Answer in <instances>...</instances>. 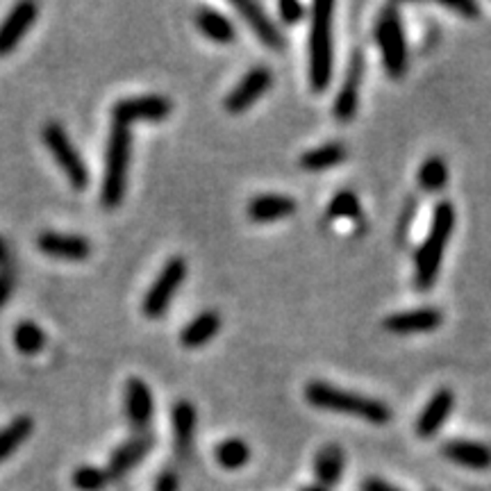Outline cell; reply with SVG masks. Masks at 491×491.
Returning a JSON list of instances; mask_svg holds the SVG:
<instances>
[{
  "mask_svg": "<svg viewBox=\"0 0 491 491\" xmlns=\"http://www.w3.org/2000/svg\"><path fill=\"white\" fill-rule=\"evenodd\" d=\"M305 400L307 405L317 409H326V412L337 414H350V416L364 418L373 425H387L391 421V408L387 403L371 396L357 394V391L341 390L323 380H311L305 384Z\"/></svg>",
  "mask_w": 491,
  "mask_h": 491,
  "instance_id": "cell-1",
  "label": "cell"
},
{
  "mask_svg": "<svg viewBox=\"0 0 491 491\" xmlns=\"http://www.w3.org/2000/svg\"><path fill=\"white\" fill-rule=\"evenodd\" d=\"M455 205L451 200H442L433 212V224H430L428 237L421 243V249L414 255V285L418 292H430L439 277L443 253L451 241V234L455 230Z\"/></svg>",
  "mask_w": 491,
  "mask_h": 491,
  "instance_id": "cell-2",
  "label": "cell"
},
{
  "mask_svg": "<svg viewBox=\"0 0 491 491\" xmlns=\"http://www.w3.org/2000/svg\"><path fill=\"white\" fill-rule=\"evenodd\" d=\"M335 3L319 0L311 5L310 25V84L314 92H326L332 83V64H335V39H332V23H335Z\"/></svg>",
  "mask_w": 491,
  "mask_h": 491,
  "instance_id": "cell-3",
  "label": "cell"
},
{
  "mask_svg": "<svg viewBox=\"0 0 491 491\" xmlns=\"http://www.w3.org/2000/svg\"><path fill=\"white\" fill-rule=\"evenodd\" d=\"M132 157V130L114 123L108 136V151H105V171H102L101 203L102 207L117 209L126 198L127 173H130Z\"/></svg>",
  "mask_w": 491,
  "mask_h": 491,
  "instance_id": "cell-4",
  "label": "cell"
},
{
  "mask_svg": "<svg viewBox=\"0 0 491 491\" xmlns=\"http://www.w3.org/2000/svg\"><path fill=\"white\" fill-rule=\"evenodd\" d=\"M375 41L382 53V62L387 74L394 80H403L408 74V39L400 21L399 7L387 5L375 21Z\"/></svg>",
  "mask_w": 491,
  "mask_h": 491,
  "instance_id": "cell-5",
  "label": "cell"
},
{
  "mask_svg": "<svg viewBox=\"0 0 491 491\" xmlns=\"http://www.w3.org/2000/svg\"><path fill=\"white\" fill-rule=\"evenodd\" d=\"M44 144L48 148V153L53 155V160L57 162V166L62 169V173L66 175L68 185L74 187L75 191H83L89 187V169L84 164L83 155L78 153V148L74 146V142L68 139L66 130L62 127V123L50 121L44 126Z\"/></svg>",
  "mask_w": 491,
  "mask_h": 491,
  "instance_id": "cell-6",
  "label": "cell"
},
{
  "mask_svg": "<svg viewBox=\"0 0 491 491\" xmlns=\"http://www.w3.org/2000/svg\"><path fill=\"white\" fill-rule=\"evenodd\" d=\"M187 277V259L175 255L162 267L157 277L153 280L151 289L146 292L142 302V311L146 319H162L169 311L171 302H173L175 294L180 289Z\"/></svg>",
  "mask_w": 491,
  "mask_h": 491,
  "instance_id": "cell-7",
  "label": "cell"
},
{
  "mask_svg": "<svg viewBox=\"0 0 491 491\" xmlns=\"http://www.w3.org/2000/svg\"><path fill=\"white\" fill-rule=\"evenodd\" d=\"M173 102L160 93H148V96L123 98L112 108V118L118 126L130 127L135 121H164L169 118Z\"/></svg>",
  "mask_w": 491,
  "mask_h": 491,
  "instance_id": "cell-8",
  "label": "cell"
},
{
  "mask_svg": "<svg viewBox=\"0 0 491 491\" xmlns=\"http://www.w3.org/2000/svg\"><path fill=\"white\" fill-rule=\"evenodd\" d=\"M364 74H366V59L360 50H355L353 57H350L348 68H346V78L344 83H341L339 93H337L335 98V108H332L337 121L348 123L355 118L357 108H360V87H362V80H364Z\"/></svg>",
  "mask_w": 491,
  "mask_h": 491,
  "instance_id": "cell-9",
  "label": "cell"
},
{
  "mask_svg": "<svg viewBox=\"0 0 491 491\" xmlns=\"http://www.w3.org/2000/svg\"><path fill=\"white\" fill-rule=\"evenodd\" d=\"M273 84V75L267 66H253L249 74L243 75L237 83V87L225 96L224 105L230 114H243L246 110H250L264 93L268 92V87Z\"/></svg>",
  "mask_w": 491,
  "mask_h": 491,
  "instance_id": "cell-10",
  "label": "cell"
},
{
  "mask_svg": "<svg viewBox=\"0 0 491 491\" xmlns=\"http://www.w3.org/2000/svg\"><path fill=\"white\" fill-rule=\"evenodd\" d=\"M443 323L439 307H418L409 311H396L382 321V328L391 335H424L434 332Z\"/></svg>",
  "mask_w": 491,
  "mask_h": 491,
  "instance_id": "cell-11",
  "label": "cell"
},
{
  "mask_svg": "<svg viewBox=\"0 0 491 491\" xmlns=\"http://www.w3.org/2000/svg\"><path fill=\"white\" fill-rule=\"evenodd\" d=\"M232 5L241 14V19L249 23V28L258 34V39L264 46L273 50H283L287 46V37L283 34V30L273 23V19L259 3H255V0H234Z\"/></svg>",
  "mask_w": 491,
  "mask_h": 491,
  "instance_id": "cell-12",
  "label": "cell"
},
{
  "mask_svg": "<svg viewBox=\"0 0 491 491\" xmlns=\"http://www.w3.org/2000/svg\"><path fill=\"white\" fill-rule=\"evenodd\" d=\"M37 246L41 253L55 259H66V262H84L92 255L93 246L89 239L80 234H64V232H41L37 237Z\"/></svg>",
  "mask_w": 491,
  "mask_h": 491,
  "instance_id": "cell-13",
  "label": "cell"
},
{
  "mask_svg": "<svg viewBox=\"0 0 491 491\" xmlns=\"http://www.w3.org/2000/svg\"><path fill=\"white\" fill-rule=\"evenodd\" d=\"M37 14H39V7L34 3H19V5L12 7L7 19L0 23V57L12 53L21 44L25 32L37 21Z\"/></svg>",
  "mask_w": 491,
  "mask_h": 491,
  "instance_id": "cell-14",
  "label": "cell"
},
{
  "mask_svg": "<svg viewBox=\"0 0 491 491\" xmlns=\"http://www.w3.org/2000/svg\"><path fill=\"white\" fill-rule=\"evenodd\" d=\"M452 408H455V394H452L451 390L442 387V390L434 391L416 418L418 437H424V439L434 437V434L443 428L446 418L451 416Z\"/></svg>",
  "mask_w": 491,
  "mask_h": 491,
  "instance_id": "cell-15",
  "label": "cell"
},
{
  "mask_svg": "<svg viewBox=\"0 0 491 491\" xmlns=\"http://www.w3.org/2000/svg\"><path fill=\"white\" fill-rule=\"evenodd\" d=\"M155 403L153 391L144 380L130 378L126 382V416L135 430H146L153 421Z\"/></svg>",
  "mask_w": 491,
  "mask_h": 491,
  "instance_id": "cell-16",
  "label": "cell"
},
{
  "mask_svg": "<svg viewBox=\"0 0 491 491\" xmlns=\"http://www.w3.org/2000/svg\"><path fill=\"white\" fill-rule=\"evenodd\" d=\"M153 446H155V437L148 433L136 434L135 439H130V442H126L123 446H118L108 464L110 480H118V478L126 476L130 469H135L136 464L146 458L148 452L153 451Z\"/></svg>",
  "mask_w": 491,
  "mask_h": 491,
  "instance_id": "cell-17",
  "label": "cell"
},
{
  "mask_svg": "<svg viewBox=\"0 0 491 491\" xmlns=\"http://www.w3.org/2000/svg\"><path fill=\"white\" fill-rule=\"evenodd\" d=\"M296 209L298 205L292 196L262 194L249 200L246 215H249V219L255 221V224H273V221H280L285 219V216H292Z\"/></svg>",
  "mask_w": 491,
  "mask_h": 491,
  "instance_id": "cell-18",
  "label": "cell"
},
{
  "mask_svg": "<svg viewBox=\"0 0 491 491\" xmlns=\"http://www.w3.org/2000/svg\"><path fill=\"white\" fill-rule=\"evenodd\" d=\"M443 458L451 462L460 464V467L476 469V471H485L491 469V446L480 442H467V439H452L442 446Z\"/></svg>",
  "mask_w": 491,
  "mask_h": 491,
  "instance_id": "cell-19",
  "label": "cell"
},
{
  "mask_svg": "<svg viewBox=\"0 0 491 491\" xmlns=\"http://www.w3.org/2000/svg\"><path fill=\"white\" fill-rule=\"evenodd\" d=\"M221 330V314L215 310L200 311L198 317L191 319L180 332V344L185 348H200L207 341L215 339Z\"/></svg>",
  "mask_w": 491,
  "mask_h": 491,
  "instance_id": "cell-20",
  "label": "cell"
},
{
  "mask_svg": "<svg viewBox=\"0 0 491 491\" xmlns=\"http://www.w3.org/2000/svg\"><path fill=\"white\" fill-rule=\"evenodd\" d=\"M196 25L200 32L215 44H232L237 39V30H234L232 21L224 16L221 12L212 10V7H203L196 14Z\"/></svg>",
  "mask_w": 491,
  "mask_h": 491,
  "instance_id": "cell-21",
  "label": "cell"
},
{
  "mask_svg": "<svg viewBox=\"0 0 491 491\" xmlns=\"http://www.w3.org/2000/svg\"><path fill=\"white\" fill-rule=\"evenodd\" d=\"M173 434H175V451L180 455H189L191 443H194V430H196V408L189 400H178L173 408Z\"/></svg>",
  "mask_w": 491,
  "mask_h": 491,
  "instance_id": "cell-22",
  "label": "cell"
},
{
  "mask_svg": "<svg viewBox=\"0 0 491 491\" xmlns=\"http://www.w3.org/2000/svg\"><path fill=\"white\" fill-rule=\"evenodd\" d=\"M348 157V148L339 142L323 144L319 148H311V151H305L298 160V166L302 171H311V173H319V171H328L339 166L341 162Z\"/></svg>",
  "mask_w": 491,
  "mask_h": 491,
  "instance_id": "cell-23",
  "label": "cell"
},
{
  "mask_svg": "<svg viewBox=\"0 0 491 491\" xmlns=\"http://www.w3.org/2000/svg\"><path fill=\"white\" fill-rule=\"evenodd\" d=\"M314 471H317L321 487L337 485L341 478V471H344V451L339 446H335V443L321 448L317 460H314Z\"/></svg>",
  "mask_w": 491,
  "mask_h": 491,
  "instance_id": "cell-24",
  "label": "cell"
},
{
  "mask_svg": "<svg viewBox=\"0 0 491 491\" xmlns=\"http://www.w3.org/2000/svg\"><path fill=\"white\" fill-rule=\"evenodd\" d=\"M418 187L428 194H439L448 185V166L446 160L439 155H430L424 164L418 166L416 173Z\"/></svg>",
  "mask_w": 491,
  "mask_h": 491,
  "instance_id": "cell-25",
  "label": "cell"
},
{
  "mask_svg": "<svg viewBox=\"0 0 491 491\" xmlns=\"http://www.w3.org/2000/svg\"><path fill=\"white\" fill-rule=\"evenodd\" d=\"M32 433V418L19 416L14 418L5 430H0V462H5L12 452L25 442Z\"/></svg>",
  "mask_w": 491,
  "mask_h": 491,
  "instance_id": "cell-26",
  "label": "cell"
},
{
  "mask_svg": "<svg viewBox=\"0 0 491 491\" xmlns=\"http://www.w3.org/2000/svg\"><path fill=\"white\" fill-rule=\"evenodd\" d=\"M216 455V462L221 464L224 469H241L249 464L250 460V446L243 439H225V442H221L219 446H216L215 451Z\"/></svg>",
  "mask_w": 491,
  "mask_h": 491,
  "instance_id": "cell-27",
  "label": "cell"
},
{
  "mask_svg": "<svg viewBox=\"0 0 491 491\" xmlns=\"http://www.w3.org/2000/svg\"><path fill=\"white\" fill-rule=\"evenodd\" d=\"M14 346L23 355H37L46 346L44 330L32 321H21L14 328Z\"/></svg>",
  "mask_w": 491,
  "mask_h": 491,
  "instance_id": "cell-28",
  "label": "cell"
},
{
  "mask_svg": "<svg viewBox=\"0 0 491 491\" xmlns=\"http://www.w3.org/2000/svg\"><path fill=\"white\" fill-rule=\"evenodd\" d=\"M326 216L328 219H360L362 205L355 191L344 189L332 196L330 205L326 207Z\"/></svg>",
  "mask_w": 491,
  "mask_h": 491,
  "instance_id": "cell-29",
  "label": "cell"
},
{
  "mask_svg": "<svg viewBox=\"0 0 491 491\" xmlns=\"http://www.w3.org/2000/svg\"><path fill=\"white\" fill-rule=\"evenodd\" d=\"M108 471H102V469L96 467H80L74 473V485L80 491H101L108 487Z\"/></svg>",
  "mask_w": 491,
  "mask_h": 491,
  "instance_id": "cell-30",
  "label": "cell"
},
{
  "mask_svg": "<svg viewBox=\"0 0 491 491\" xmlns=\"http://www.w3.org/2000/svg\"><path fill=\"white\" fill-rule=\"evenodd\" d=\"M277 12H280V19L289 25L301 23L302 14H305V10H302V5L298 3V0H280Z\"/></svg>",
  "mask_w": 491,
  "mask_h": 491,
  "instance_id": "cell-31",
  "label": "cell"
},
{
  "mask_svg": "<svg viewBox=\"0 0 491 491\" xmlns=\"http://www.w3.org/2000/svg\"><path fill=\"white\" fill-rule=\"evenodd\" d=\"M442 5L451 12H458L464 19H476L480 14V5L473 0H455V3H442Z\"/></svg>",
  "mask_w": 491,
  "mask_h": 491,
  "instance_id": "cell-32",
  "label": "cell"
},
{
  "mask_svg": "<svg viewBox=\"0 0 491 491\" xmlns=\"http://www.w3.org/2000/svg\"><path fill=\"white\" fill-rule=\"evenodd\" d=\"M12 292H14V276H12V271L3 268L0 271V307L10 301Z\"/></svg>",
  "mask_w": 491,
  "mask_h": 491,
  "instance_id": "cell-33",
  "label": "cell"
},
{
  "mask_svg": "<svg viewBox=\"0 0 491 491\" xmlns=\"http://www.w3.org/2000/svg\"><path fill=\"white\" fill-rule=\"evenodd\" d=\"M362 491H403V489L390 485V482L380 480V478H366V480L362 482Z\"/></svg>",
  "mask_w": 491,
  "mask_h": 491,
  "instance_id": "cell-34",
  "label": "cell"
},
{
  "mask_svg": "<svg viewBox=\"0 0 491 491\" xmlns=\"http://www.w3.org/2000/svg\"><path fill=\"white\" fill-rule=\"evenodd\" d=\"M155 491H178V476L173 471H164L157 478Z\"/></svg>",
  "mask_w": 491,
  "mask_h": 491,
  "instance_id": "cell-35",
  "label": "cell"
},
{
  "mask_svg": "<svg viewBox=\"0 0 491 491\" xmlns=\"http://www.w3.org/2000/svg\"><path fill=\"white\" fill-rule=\"evenodd\" d=\"M7 255H10V253H7L5 241L0 239V267H5V264H7V259H10V258H7Z\"/></svg>",
  "mask_w": 491,
  "mask_h": 491,
  "instance_id": "cell-36",
  "label": "cell"
},
{
  "mask_svg": "<svg viewBox=\"0 0 491 491\" xmlns=\"http://www.w3.org/2000/svg\"><path fill=\"white\" fill-rule=\"evenodd\" d=\"M301 491H328L326 487H321V485H311V487H302Z\"/></svg>",
  "mask_w": 491,
  "mask_h": 491,
  "instance_id": "cell-37",
  "label": "cell"
}]
</instances>
